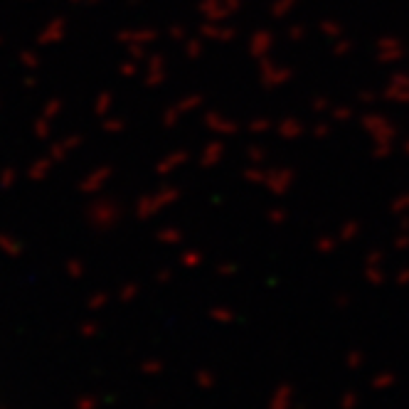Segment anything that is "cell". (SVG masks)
<instances>
[{
	"instance_id": "1",
	"label": "cell",
	"mask_w": 409,
	"mask_h": 409,
	"mask_svg": "<svg viewBox=\"0 0 409 409\" xmlns=\"http://www.w3.org/2000/svg\"><path fill=\"white\" fill-rule=\"evenodd\" d=\"M158 37H161V32L156 27H128V30L116 32V43L126 47L128 57L141 62L148 57V47L158 43Z\"/></svg>"
},
{
	"instance_id": "2",
	"label": "cell",
	"mask_w": 409,
	"mask_h": 409,
	"mask_svg": "<svg viewBox=\"0 0 409 409\" xmlns=\"http://www.w3.org/2000/svg\"><path fill=\"white\" fill-rule=\"evenodd\" d=\"M360 126H362V131L375 141L378 151H382V153L389 151V146H392V141H394V133H397V128L392 126V121L385 119V116H380V114H365L360 119Z\"/></svg>"
},
{
	"instance_id": "3",
	"label": "cell",
	"mask_w": 409,
	"mask_h": 409,
	"mask_svg": "<svg viewBox=\"0 0 409 409\" xmlns=\"http://www.w3.org/2000/svg\"><path fill=\"white\" fill-rule=\"evenodd\" d=\"M294 77V69L289 64L274 62V59L264 57L259 59V82H262L264 89H281L286 87Z\"/></svg>"
},
{
	"instance_id": "4",
	"label": "cell",
	"mask_w": 409,
	"mask_h": 409,
	"mask_svg": "<svg viewBox=\"0 0 409 409\" xmlns=\"http://www.w3.org/2000/svg\"><path fill=\"white\" fill-rule=\"evenodd\" d=\"M244 8V0H200L198 10L202 13L204 20L210 22H227L232 15Z\"/></svg>"
},
{
	"instance_id": "5",
	"label": "cell",
	"mask_w": 409,
	"mask_h": 409,
	"mask_svg": "<svg viewBox=\"0 0 409 409\" xmlns=\"http://www.w3.org/2000/svg\"><path fill=\"white\" fill-rule=\"evenodd\" d=\"M204 104V96L202 94H198V91H193V94H185L183 99H178L175 101L170 109H165L161 114V124L165 128H173V126H178V121L183 119V116H188V114H193L195 109H200V106Z\"/></svg>"
},
{
	"instance_id": "6",
	"label": "cell",
	"mask_w": 409,
	"mask_h": 409,
	"mask_svg": "<svg viewBox=\"0 0 409 409\" xmlns=\"http://www.w3.org/2000/svg\"><path fill=\"white\" fill-rule=\"evenodd\" d=\"M168 79V62L161 52L148 54L146 57V72H143V84L151 87V89H158L161 84H165Z\"/></svg>"
},
{
	"instance_id": "7",
	"label": "cell",
	"mask_w": 409,
	"mask_h": 409,
	"mask_svg": "<svg viewBox=\"0 0 409 409\" xmlns=\"http://www.w3.org/2000/svg\"><path fill=\"white\" fill-rule=\"evenodd\" d=\"M202 126L215 133V136H235V133H239V124L232 116L222 114V111H207L202 116Z\"/></svg>"
},
{
	"instance_id": "8",
	"label": "cell",
	"mask_w": 409,
	"mask_h": 409,
	"mask_svg": "<svg viewBox=\"0 0 409 409\" xmlns=\"http://www.w3.org/2000/svg\"><path fill=\"white\" fill-rule=\"evenodd\" d=\"M272 50H274V32L272 30H264V27H259V30H254L252 35H249L247 54L252 59L269 57V52H272Z\"/></svg>"
},
{
	"instance_id": "9",
	"label": "cell",
	"mask_w": 409,
	"mask_h": 409,
	"mask_svg": "<svg viewBox=\"0 0 409 409\" xmlns=\"http://www.w3.org/2000/svg\"><path fill=\"white\" fill-rule=\"evenodd\" d=\"M200 35H202L204 40H210V43L230 45V43H235L237 27L235 25H225V22H210V20H204L202 25H200Z\"/></svg>"
},
{
	"instance_id": "10",
	"label": "cell",
	"mask_w": 409,
	"mask_h": 409,
	"mask_svg": "<svg viewBox=\"0 0 409 409\" xmlns=\"http://www.w3.org/2000/svg\"><path fill=\"white\" fill-rule=\"evenodd\" d=\"M67 20L64 17H52V20L47 22V25L40 30V35H37V43L45 45V47H52V45H59L67 37Z\"/></svg>"
},
{
	"instance_id": "11",
	"label": "cell",
	"mask_w": 409,
	"mask_h": 409,
	"mask_svg": "<svg viewBox=\"0 0 409 409\" xmlns=\"http://www.w3.org/2000/svg\"><path fill=\"white\" fill-rule=\"evenodd\" d=\"M382 96L387 101H409V77L394 74V77L389 79V84L385 87Z\"/></svg>"
},
{
	"instance_id": "12",
	"label": "cell",
	"mask_w": 409,
	"mask_h": 409,
	"mask_svg": "<svg viewBox=\"0 0 409 409\" xmlns=\"http://www.w3.org/2000/svg\"><path fill=\"white\" fill-rule=\"evenodd\" d=\"M276 133L283 138V141H299V138L306 136V126H304V121L294 119V116H286V119L278 121V126H276Z\"/></svg>"
},
{
	"instance_id": "13",
	"label": "cell",
	"mask_w": 409,
	"mask_h": 409,
	"mask_svg": "<svg viewBox=\"0 0 409 409\" xmlns=\"http://www.w3.org/2000/svg\"><path fill=\"white\" fill-rule=\"evenodd\" d=\"M404 54V47L399 45V40H394V37H382V40H378V59L385 64L394 62V59H399Z\"/></svg>"
},
{
	"instance_id": "14",
	"label": "cell",
	"mask_w": 409,
	"mask_h": 409,
	"mask_svg": "<svg viewBox=\"0 0 409 409\" xmlns=\"http://www.w3.org/2000/svg\"><path fill=\"white\" fill-rule=\"evenodd\" d=\"M82 141H84V138L79 136V133H72V136L59 138L57 143H52V151H50V156H52V158H64V156H69V153L77 151V148L82 146Z\"/></svg>"
},
{
	"instance_id": "15",
	"label": "cell",
	"mask_w": 409,
	"mask_h": 409,
	"mask_svg": "<svg viewBox=\"0 0 409 409\" xmlns=\"http://www.w3.org/2000/svg\"><path fill=\"white\" fill-rule=\"evenodd\" d=\"M296 6H299V0H274L269 6V15L274 20H283V17H289L296 10Z\"/></svg>"
},
{
	"instance_id": "16",
	"label": "cell",
	"mask_w": 409,
	"mask_h": 409,
	"mask_svg": "<svg viewBox=\"0 0 409 409\" xmlns=\"http://www.w3.org/2000/svg\"><path fill=\"white\" fill-rule=\"evenodd\" d=\"M222 156H225V146H222V141H210L207 146H204L200 161H202V165H215Z\"/></svg>"
},
{
	"instance_id": "17",
	"label": "cell",
	"mask_w": 409,
	"mask_h": 409,
	"mask_svg": "<svg viewBox=\"0 0 409 409\" xmlns=\"http://www.w3.org/2000/svg\"><path fill=\"white\" fill-rule=\"evenodd\" d=\"M94 114L99 116V119H104V116H109L111 114V109H114V94L111 91H99L96 94V99H94Z\"/></svg>"
},
{
	"instance_id": "18",
	"label": "cell",
	"mask_w": 409,
	"mask_h": 409,
	"mask_svg": "<svg viewBox=\"0 0 409 409\" xmlns=\"http://www.w3.org/2000/svg\"><path fill=\"white\" fill-rule=\"evenodd\" d=\"M318 32L328 40H338V37L345 35V27L341 25L338 20H331V17H325V20L318 22Z\"/></svg>"
},
{
	"instance_id": "19",
	"label": "cell",
	"mask_w": 409,
	"mask_h": 409,
	"mask_svg": "<svg viewBox=\"0 0 409 409\" xmlns=\"http://www.w3.org/2000/svg\"><path fill=\"white\" fill-rule=\"evenodd\" d=\"M126 119H121V116H104L101 119V131L109 133V136H119V133L126 131Z\"/></svg>"
},
{
	"instance_id": "20",
	"label": "cell",
	"mask_w": 409,
	"mask_h": 409,
	"mask_svg": "<svg viewBox=\"0 0 409 409\" xmlns=\"http://www.w3.org/2000/svg\"><path fill=\"white\" fill-rule=\"evenodd\" d=\"M183 54L188 59H200L204 54V43L200 40V37H185V43H183Z\"/></svg>"
},
{
	"instance_id": "21",
	"label": "cell",
	"mask_w": 409,
	"mask_h": 409,
	"mask_svg": "<svg viewBox=\"0 0 409 409\" xmlns=\"http://www.w3.org/2000/svg\"><path fill=\"white\" fill-rule=\"evenodd\" d=\"M185 161H188V153H185V151H173L168 158H163L161 165H158V170H161V173H168V170H175L180 163H185Z\"/></svg>"
},
{
	"instance_id": "22",
	"label": "cell",
	"mask_w": 409,
	"mask_h": 409,
	"mask_svg": "<svg viewBox=\"0 0 409 409\" xmlns=\"http://www.w3.org/2000/svg\"><path fill=\"white\" fill-rule=\"evenodd\" d=\"M272 128H274L272 119H267V116H257V119H252V121H249L247 131L252 133V136H262V133L272 131Z\"/></svg>"
},
{
	"instance_id": "23",
	"label": "cell",
	"mask_w": 409,
	"mask_h": 409,
	"mask_svg": "<svg viewBox=\"0 0 409 409\" xmlns=\"http://www.w3.org/2000/svg\"><path fill=\"white\" fill-rule=\"evenodd\" d=\"M328 111H331V121H333V124H350L352 116H355V114H352L350 106H343V104L331 106Z\"/></svg>"
},
{
	"instance_id": "24",
	"label": "cell",
	"mask_w": 409,
	"mask_h": 409,
	"mask_svg": "<svg viewBox=\"0 0 409 409\" xmlns=\"http://www.w3.org/2000/svg\"><path fill=\"white\" fill-rule=\"evenodd\" d=\"M355 50V45H352V40H348L345 35L343 37H338V40H333V47H331V52L336 54V57H348V54Z\"/></svg>"
},
{
	"instance_id": "25",
	"label": "cell",
	"mask_w": 409,
	"mask_h": 409,
	"mask_svg": "<svg viewBox=\"0 0 409 409\" xmlns=\"http://www.w3.org/2000/svg\"><path fill=\"white\" fill-rule=\"evenodd\" d=\"M64 111V104H62V99H57V96H52V99L45 104V109H43V116L45 119H50V121H54L59 114Z\"/></svg>"
},
{
	"instance_id": "26",
	"label": "cell",
	"mask_w": 409,
	"mask_h": 409,
	"mask_svg": "<svg viewBox=\"0 0 409 409\" xmlns=\"http://www.w3.org/2000/svg\"><path fill=\"white\" fill-rule=\"evenodd\" d=\"M138 69H141V64H138V59H133V57L124 59V62L119 64V74H121V77H126V79H133V77H136Z\"/></svg>"
},
{
	"instance_id": "27",
	"label": "cell",
	"mask_w": 409,
	"mask_h": 409,
	"mask_svg": "<svg viewBox=\"0 0 409 409\" xmlns=\"http://www.w3.org/2000/svg\"><path fill=\"white\" fill-rule=\"evenodd\" d=\"M286 37H289V43L299 45L306 40V27L301 25V22H294V25H289V30H286Z\"/></svg>"
},
{
	"instance_id": "28",
	"label": "cell",
	"mask_w": 409,
	"mask_h": 409,
	"mask_svg": "<svg viewBox=\"0 0 409 409\" xmlns=\"http://www.w3.org/2000/svg\"><path fill=\"white\" fill-rule=\"evenodd\" d=\"M50 133H52V121L50 119H40L35 124V138H40V141H45V138H50Z\"/></svg>"
},
{
	"instance_id": "29",
	"label": "cell",
	"mask_w": 409,
	"mask_h": 409,
	"mask_svg": "<svg viewBox=\"0 0 409 409\" xmlns=\"http://www.w3.org/2000/svg\"><path fill=\"white\" fill-rule=\"evenodd\" d=\"M168 37L173 40V43L183 45V43H185V37H188V30H185V25L175 22V25H170V27H168Z\"/></svg>"
},
{
	"instance_id": "30",
	"label": "cell",
	"mask_w": 409,
	"mask_h": 409,
	"mask_svg": "<svg viewBox=\"0 0 409 409\" xmlns=\"http://www.w3.org/2000/svg\"><path fill=\"white\" fill-rule=\"evenodd\" d=\"M311 136L313 138H328L331 136V124H325V121H318V124H315L313 128H311Z\"/></svg>"
},
{
	"instance_id": "31",
	"label": "cell",
	"mask_w": 409,
	"mask_h": 409,
	"mask_svg": "<svg viewBox=\"0 0 409 409\" xmlns=\"http://www.w3.org/2000/svg\"><path fill=\"white\" fill-rule=\"evenodd\" d=\"M311 109H313L315 114H320V111H328V109H331V101L325 99V96H315L313 104H311Z\"/></svg>"
},
{
	"instance_id": "32",
	"label": "cell",
	"mask_w": 409,
	"mask_h": 409,
	"mask_svg": "<svg viewBox=\"0 0 409 409\" xmlns=\"http://www.w3.org/2000/svg\"><path fill=\"white\" fill-rule=\"evenodd\" d=\"M22 62H25V67L35 69L37 64H40V57H37L35 52H22Z\"/></svg>"
},
{
	"instance_id": "33",
	"label": "cell",
	"mask_w": 409,
	"mask_h": 409,
	"mask_svg": "<svg viewBox=\"0 0 409 409\" xmlns=\"http://www.w3.org/2000/svg\"><path fill=\"white\" fill-rule=\"evenodd\" d=\"M264 156H267V151H264L262 146H257V143H254V146L249 148V158H252V161H262Z\"/></svg>"
},
{
	"instance_id": "34",
	"label": "cell",
	"mask_w": 409,
	"mask_h": 409,
	"mask_svg": "<svg viewBox=\"0 0 409 409\" xmlns=\"http://www.w3.org/2000/svg\"><path fill=\"white\" fill-rule=\"evenodd\" d=\"M357 101H360V104H373L375 94L373 91H360V94H357Z\"/></svg>"
},
{
	"instance_id": "35",
	"label": "cell",
	"mask_w": 409,
	"mask_h": 409,
	"mask_svg": "<svg viewBox=\"0 0 409 409\" xmlns=\"http://www.w3.org/2000/svg\"><path fill=\"white\" fill-rule=\"evenodd\" d=\"M72 6H87V8H91V6H96L99 0H69Z\"/></svg>"
}]
</instances>
